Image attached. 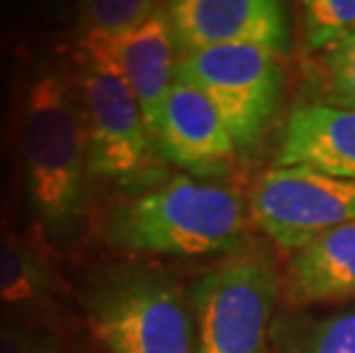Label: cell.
I'll list each match as a JSON object with an SVG mask.
<instances>
[{"label": "cell", "mask_w": 355, "mask_h": 353, "mask_svg": "<svg viewBox=\"0 0 355 353\" xmlns=\"http://www.w3.org/2000/svg\"><path fill=\"white\" fill-rule=\"evenodd\" d=\"M17 152L28 214L49 243L85 232L89 175L78 78L44 64L30 74L17 106Z\"/></svg>", "instance_id": "1"}, {"label": "cell", "mask_w": 355, "mask_h": 353, "mask_svg": "<svg viewBox=\"0 0 355 353\" xmlns=\"http://www.w3.org/2000/svg\"><path fill=\"white\" fill-rule=\"evenodd\" d=\"M250 209L227 186L170 175L110 207L103 239L126 257H204L236 250Z\"/></svg>", "instance_id": "2"}, {"label": "cell", "mask_w": 355, "mask_h": 353, "mask_svg": "<svg viewBox=\"0 0 355 353\" xmlns=\"http://www.w3.org/2000/svg\"><path fill=\"white\" fill-rule=\"evenodd\" d=\"M80 305L105 353H195L191 300L145 261L99 266L83 280Z\"/></svg>", "instance_id": "3"}, {"label": "cell", "mask_w": 355, "mask_h": 353, "mask_svg": "<svg viewBox=\"0 0 355 353\" xmlns=\"http://www.w3.org/2000/svg\"><path fill=\"white\" fill-rule=\"evenodd\" d=\"M80 99L85 115L87 175L124 198L165 182L168 163L158 156L133 89L96 40H80Z\"/></svg>", "instance_id": "4"}, {"label": "cell", "mask_w": 355, "mask_h": 353, "mask_svg": "<svg viewBox=\"0 0 355 353\" xmlns=\"http://www.w3.org/2000/svg\"><path fill=\"white\" fill-rule=\"evenodd\" d=\"M279 294L277 271L263 252L241 250L191 287L195 353H266Z\"/></svg>", "instance_id": "5"}, {"label": "cell", "mask_w": 355, "mask_h": 353, "mask_svg": "<svg viewBox=\"0 0 355 353\" xmlns=\"http://www.w3.org/2000/svg\"><path fill=\"white\" fill-rule=\"evenodd\" d=\"M175 80L198 87L223 117L236 149L252 147L275 117L282 96L279 55L252 46L181 51Z\"/></svg>", "instance_id": "6"}, {"label": "cell", "mask_w": 355, "mask_h": 353, "mask_svg": "<svg viewBox=\"0 0 355 353\" xmlns=\"http://www.w3.org/2000/svg\"><path fill=\"white\" fill-rule=\"evenodd\" d=\"M248 209L252 223L279 248L300 250L326 232L355 223V182L273 165L254 182Z\"/></svg>", "instance_id": "7"}, {"label": "cell", "mask_w": 355, "mask_h": 353, "mask_svg": "<svg viewBox=\"0 0 355 353\" xmlns=\"http://www.w3.org/2000/svg\"><path fill=\"white\" fill-rule=\"evenodd\" d=\"M168 12L179 53L216 46L289 53V17L277 0H175Z\"/></svg>", "instance_id": "8"}, {"label": "cell", "mask_w": 355, "mask_h": 353, "mask_svg": "<svg viewBox=\"0 0 355 353\" xmlns=\"http://www.w3.org/2000/svg\"><path fill=\"white\" fill-rule=\"evenodd\" d=\"M149 136L165 163L204 182L227 175L239 152L214 103L181 80L170 87Z\"/></svg>", "instance_id": "9"}, {"label": "cell", "mask_w": 355, "mask_h": 353, "mask_svg": "<svg viewBox=\"0 0 355 353\" xmlns=\"http://www.w3.org/2000/svg\"><path fill=\"white\" fill-rule=\"evenodd\" d=\"M273 165L355 182V110L330 103L296 106L286 117Z\"/></svg>", "instance_id": "10"}, {"label": "cell", "mask_w": 355, "mask_h": 353, "mask_svg": "<svg viewBox=\"0 0 355 353\" xmlns=\"http://www.w3.org/2000/svg\"><path fill=\"white\" fill-rule=\"evenodd\" d=\"M92 40V37H80ZM103 44L128 87L133 89L147 129L156 119L170 87L175 85L179 49L172 33L168 5H158L145 24L117 40H96Z\"/></svg>", "instance_id": "11"}, {"label": "cell", "mask_w": 355, "mask_h": 353, "mask_svg": "<svg viewBox=\"0 0 355 353\" xmlns=\"http://www.w3.org/2000/svg\"><path fill=\"white\" fill-rule=\"evenodd\" d=\"M58 277L37 246L0 227V310L10 321L58 330L51 314L58 312Z\"/></svg>", "instance_id": "12"}, {"label": "cell", "mask_w": 355, "mask_h": 353, "mask_svg": "<svg viewBox=\"0 0 355 353\" xmlns=\"http://www.w3.org/2000/svg\"><path fill=\"white\" fill-rule=\"evenodd\" d=\"M286 294L298 305L355 298V223L296 250L286 271Z\"/></svg>", "instance_id": "13"}, {"label": "cell", "mask_w": 355, "mask_h": 353, "mask_svg": "<svg viewBox=\"0 0 355 353\" xmlns=\"http://www.w3.org/2000/svg\"><path fill=\"white\" fill-rule=\"evenodd\" d=\"M156 7L149 0H89L78 12L80 37L117 40L145 24Z\"/></svg>", "instance_id": "14"}, {"label": "cell", "mask_w": 355, "mask_h": 353, "mask_svg": "<svg viewBox=\"0 0 355 353\" xmlns=\"http://www.w3.org/2000/svg\"><path fill=\"white\" fill-rule=\"evenodd\" d=\"M303 26L309 51H330L355 33V0H307Z\"/></svg>", "instance_id": "15"}, {"label": "cell", "mask_w": 355, "mask_h": 353, "mask_svg": "<svg viewBox=\"0 0 355 353\" xmlns=\"http://www.w3.org/2000/svg\"><path fill=\"white\" fill-rule=\"evenodd\" d=\"M326 76L335 106L355 110V33L328 51Z\"/></svg>", "instance_id": "16"}, {"label": "cell", "mask_w": 355, "mask_h": 353, "mask_svg": "<svg viewBox=\"0 0 355 353\" xmlns=\"http://www.w3.org/2000/svg\"><path fill=\"white\" fill-rule=\"evenodd\" d=\"M0 353H64V340L58 330L46 326L3 321Z\"/></svg>", "instance_id": "17"}, {"label": "cell", "mask_w": 355, "mask_h": 353, "mask_svg": "<svg viewBox=\"0 0 355 353\" xmlns=\"http://www.w3.org/2000/svg\"><path fill=\"white\" fill-rule=\"evenodd\" d=\"M303 353H355V310L321 321Z\"/></svg>", "instance_id": "18"}]
</instances>
